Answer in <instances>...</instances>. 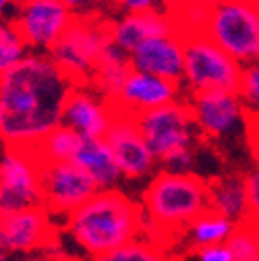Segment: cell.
<instances>
[{"label":"cell","instance_id":"6da1fadb","mask_svg":"<svg viewBox=\"0 0 259 261\" xmlns=\"http://www.w3.org/2000/svg\"><path fill=\"white\" fill-rule=\"evenodd\" d=\"M73 87L48 54L29 52L0 75V141L5 147L36 149L62 124Z\"/></svg>","mask_w":259,"mask_h":261},{"label":"cell","instance_id":"7a4b0ae2","mask_svg":"<svg viewBox=\"0 0 259 261\" xmlns=\"http://www.w3.org/2000/svg\"><path fill=\"white\" fill-rule=\"evenodd\" d=\"M64 228L75 245L95 259L139 239L143 210L118 189L98 191L67 218Z\"/></svg>","mask_w":259,"mask_h":261},{"label":"cell","instance_id":"3957f363","mask_svg":"<svg viewBox=\"0 0 259 261\" xmlns=\"http://www.w3.org/2000/svg\"><path fill=\"white\" fill-rule=\"evenodd\" d=\"M143 228L151 226V243L160 245L170 232L187 230L208 212V182L197 174L158 172L143 191Z\"/></svg>","mask_w":259,"mask_h":261},{"label":"cell","instance_id":"277c9868","mask_svg":"<svg viewBox=\"0 0 259 261\" xmlns=\"http://www.w3.org/2000/svg\"><path fill=\"white\" fill-rule=\"evenodd\" d=\"M203 36L241 67L259 62V9L257 3L224 0L210 3Z\"/></svg>","mask_w":259,"mask_h":261},{"label":"cell","instance_id":"5b68a950","mask_svg":"<svg viewBox=\"0 0 259 261\" xmlns=\"http://www.w3.org/2000/svg\"><path fill=\"white\" fill-rule=\"evenodd\" d=\"M110 44L108 21L98 15L75 17L64 36L48 52L52 62L73 85H89L104 48Z\"/></svg>","mask_w":259,"mask_h":261},{"label":"cell","instance_id":"8992f818","mask_svg":"<svg viewBox=\"0 0 259 261\" xmlns=\"http://www.w3.org/2000/svg\"><path fill=\"white\" fill-rule=\"evenodd\" d=\"M185 40V67L180 87L189 95L203 91H237L243 67L212 44L203 34Z\"/></svg>","mask_w":259,"mask_h":261},{"label":"cell","instance_id":"52a82bcc","mask_svg":"<svg viewBox=\"0 0 259 261\" xmlns=\"http://www.w3.org/2000/svg\"><path fill=\"white\" fill-rule=\"evenodd\" d=\"M44 207L42 160L34 149L5 147L0 158V220Z\"/></svg>","mask_w":259,"mask_h":261},{"label":"cell","instance_id":"ba28073f","mask_svg":"<svg viewBox=\"0 0 259 261\" xmlns=\"http://www.w3.org/2000/svg\"><path fill=\"white\" fill-rule=\"evenodd\" d=\"M135 118L149 151L158 160V164L176 151L195 149L199 130L195 118H193L189 100L187 102L176 100L158 110L139 114Z\"/></svg>","mask_w":259,"mask_h":261},{"label":"cell","instance_id":"9c48e42d","mask_svg":"<svg viewBox=\"0 0 259 261\" xmlns=\"http://www.w3.org/2000/svg\"><path fill=\"white\" fill-rule=\"evenodd\" d=\"M75 11L67 0H29L15 5L13 23L29 52L48 54L75 21Z\"/></svg>","mask_w":259,"mask_h":261},{"label":"cell","instance_id":"30bf717a","mask_svg":"<svg viewBox=\"0 0 259 261\" xmlns=\"http://www.w3.org/2000/svg\"><path fill=\"white\" fill-rule=\"evenodd\" d=\"M199 135L210 141L232 139L249 128V114L237 91H203L189 97Z\"/></svg>","mask_w":259,"mask_h":261},{"label":"cell","instance_id":"8fae6325","mask_svg":"<svg viewBox=\"0 0 259 261\" xmlns=\"http://www.w3.org/2000/svg\"><path fill=\"white\" fill-rule=\"evenodd\" d=\"M42 189L44 210L50 216L67 218L98 193V187L75 162L42 164Z\"/></svg>","mask_w":259,"mask_h":261},{"label":"cell","instance_id":"7c38bea8","mask_svg":"<svg viewBox=\"0 0 259 261\" xmlns=\"http://www.w3.org/2000/svg\"><path fill=\"white\" fill-rule=\"evenodd\" d=\"M104 141L116 160V166H118L122 178L139 180V178L153 174L158 160L149 151L141 130L137 126L135 116L116 110L114 120L110 124V130L106 133Z\"/></svg>","mask_w":259,"mask_h":261},{"label":"cell","instance_id":"4fadbf2b","mask_svg":"<svg viewBox=\"0 0 259 261\" xmlns=\"http://www.w3.org/2000/svg\"><path fill=\"white\" fill-rule=\"evenodd\" d=\"M114 106L87 85H75L62 110V124L85 139H104L114 120Z\"/></svg>","mask_w":259,"mask_h":261},{"label":"cell","instance_id":"5bb4252c","mask_svg":"<svg viewBox=\"0 0 259 261\" xmlns=\"http://www.w3.org/2000/svg\"><path fill=\"white\" fill-rule=\"evenodd\" d=\"M54 239V226L44 207L25 210L0 220V243L9 255L44 253Z\"/></svg>","mask_w":259,"mask_h":261},{"label":"cell","instance_id":"9a60e30c","mask_svg":"<svg viewBox=\"0 0 259 261\" xmlns=\"http://www.w3.org/2000/svg\"><path fill=\"white\" fill-rule=\"evenodd\" d=\"M180 91H183L180 83H172L147 73L131 71V75L126 77L112 106L118 112L139 116L180 100Z\"/></svg>","mask_w":259,"mask_h":261},{"label":"cell","instance_id":"2e32d148","mask_svg":"<svg viewBox=\"0 0 259 261\" xmlns=\"http://www.w3.org/2000/svg\"><path fill=\"white\" fill-rule=\"evenodd\" d=\"M128 58L133 71L180 83L185 67V40L178 34L153 38L143 42L135 52L128 54Z\"/></svg>","mask_w":259,"mask_h":261},{"label":"cell","instance_id":"e0dca14e","mask_svg":"<svg viewBox=\"0 0 259 261\" xmlns=\"http://www.w3.org/2000/svg\"><path fill=\"white\" fill-rule=\"evenodd\" d=\"M108 29H110V42L126 54L135 52L147 40L178 34L168 13V5L164 7V11L156 9L139 15H120L108 21Z\"/></svg>","mask_w":259,"mask_h":261},{"label":"cell","instance_id":"ac0fdd59","mask_svg":"<svg viewBox=\"0 0 259 261\" xmlns=\"http://www.w3.org/2000/svg\"><path fill=\"white\" fill-rule=\"evenodd\" d=\"M208 210L235 226L251 222L243 174H222L208 182Z\"/></svg>","mask_w":259,"mask_h":261},{"label":"cell","instance_id":"d6986e66","mask_svg":"<svg viewBox=\"0 0 259 261\" xmlns=\"http://www.w3.org/2000/svg\"><path fill=\"white\" fill-rule=\"evenodd\" d=\"M73 162L93 180L98 191H112L122 180V174L116 166V160L104 139L81 141Z\"/></svg>","mask_w":259,"mask_h":261},{"label":"cell","instance_id":"ffe728a7","mask_svg":"<svg viewBox=\"0 0 259 261\" xmlns=\"http://www.w3.org/2000/svg\"><path fill=\"white\" fill-rule=\"evenodd\" d=\"M131 71H133V67H131L128 54L110 42L104 48V52L98 60V67H95V73H93L87 87H91L98 95H102L104 100L114 104V100L118 97V93H120L126 77L131 75Z\"/></svg>","mask_w":259,"mask_h":261},{"label":"cell","instance_id":"44dd1931","mask_svg":"<svg viewBox=\"0 0 259 261\" xmlns=\"http://www.w3.org/2000/svg\"><path fill=\"white\" fill-rule=\"evenodd\" d=\"M232 230H235L232 222H228L226 218H222V216H218V214L208 210L195 222L189 224L185 234H187L191 251H197V249H205V247L226 245V241L230 239Z\"/></svg>","mask_w":259,"mask_h":261},{"label":"cell","instance_id":"7402d4cb","mask_svg":"<svg viewBox=\"0 0 259 261\" xmlns=\"http://www.w3.org/2000/svg\"><path fill=\"white\" fill-rule=\"evenodd\" d=\"M81 141L83 139L77 133H73L71 128L60 124V126H56L52 130L50 135L44 137V141L34 151L42 160V164H60V162H73V158H75Z\"/></svg>","mask_w":259,"mask_h":261},{"label":"cell","instance_id":"603a6c76","mask_svg":"<svg viewBox=\"0 0 259 261\" xmlns=\"http://www.w3.org/2000/svg\"><path fill=\"white\" fill-rule=\"evenodd\" d=\"M168 13L176 25L178 36L189 38L203 34V27L208 21L210 13V3H178V5H168Z\"/></svg>","mask_w":259,"mask_h":261},{"label":"cell","instance_id":"cb8c5ba5","mask_svg":"<svg viewBox=\"0 0 259 261\" xmlns=\"http://www.w3.org/2000/svg\"><path fill=\"white\" fill-rule=\"evenodd\" d=\"M91 261H172V257L166 253V249L162 245H156L145 239H137L112 253L95 257Z\"/></svg>","mask_w":259,"mask_h":261},{"label":"cell","instance_id":"d4e9b609","mask_svg":"<svg viewBox=\"0 0 259 261\" xmlns=\"http://www.w3.org/2000/svg\"><path fill=\"white\" fill-rule=\"evenodd\" d=\"M29 54L13 19L0 17V75H5Z\"/></svg>","mask_w":259,"mask_h":261},{"label":"cell","instance_id":"484cf974","mask_svg":"<svg viewBox=\"0 0 259 261\" xmlns=\"http://www.w3.org/2000/svg\"><path fill=\"white\" fill-rule=\"evenodd\" d=\"M232 261H255L259 257V228L255 222L235 226L230 239L226 241Z\"/></svg>","mask_w":259,"mask_h":261},{"label":"cell","instance_id":"4316f807","mask_svg":"<svg viewBox=\"0 0 259 261\" xmlns=\"http://www.w3.org/2000/svg\"><path fill=\"white\" fill-rule=\"evenodd\" d=\"M249 116H259V62L243 67L241 83L237 89Z\"/></svg>","mask_w":259,"mask_h":261},{"label":"cell","instance_id":"83f0119b","mask_svg":"<svg viewBox=\"0 0 259 261\" xmlns=\"http://www.w3.org/2000/svg\"><path fill=\"white\" fill-rule=\"evenodd\" d=\"M245 193H247V203H249V218L251 222H259V162L243 174Z\"/></svg>","mask_w":259,"mask_h":261},{"label":"cell","instance_id":"f1b7e54d","mask_svg":"<svg viewBox=\"0 0 259 261\" xmlns=\"http://www.w3.org/2000/svg\"><path fill=\"white\" fill-rule=\"evenodd\" d=\"M160 166L164 172H172V174H193V166H195V149L176 151V153L162 160Z\"/></svg>","mask_w":259,"mask_h":261},{"label":"cell","instance_id":"f546056e","mask_svg":"<svg viewBox=\"0 0 259 261\" xmlns=\"http://www.w3.org/2000/svg\"><path fill=\"white\" fill-rule=\"evenodd\" d=\"M189 261H232V255L228 249H226V245H216V247L191 251Z\"/></svg>","mask_w":259,"mask_h":261},{"label":"cell","instance_id":"4dcf8cb0","mask_svg":"<svg viewBox=\"0 0 259 261\" xmlns=\"http://www.w3.org/2000/svg\"><path fill=\"white\" fill-rule=\"evenodd\" d=\"M118 7H120L122 15H139V13L156 11L160 7V3H153V0H122Z\"/></svg>","mask_w":259,"mask_h":261},{"label":"cell","instance_id":"1f68e13d","mask_svg":"<svg viewBox=\"0 0 259 261\" xmlns=\"http://www.w3.org/2000/svg\"><path fill=\"white\" fill-rule=\"evenodd\" d=\"M249 133H251V145L259 162V116H249Z\"/></svg>","mask_w":259,"mask_h":261},{"label":"cell","instance_id":"d6a6232c","mask_svg":"<svg viewBox=\"0 0 259 261\" xmlns=\"http://www.w3.org/2000/svg\"><path fill=\"white\" fill-rule=\"evenodd\" d=\"M17 261H52V259L46 257L44 253H31V255H21V257H17Z\"/></svg>","mask_w":259,"mask_h":261},{"label":"cell","instance_id":"836d02e7","mask_svg":"<svg viewBox=\"0 0 259 261\" xmlns=\"http://www.w3.org/2000/svg\"><path fill=\"white\" fill-rule=\"evenodd\" d=\"M9 257H11V255L7 253V249L3 247V243H0V261H9Z\"/></svg>","mask_w":259,"mask_h":261},{"label":"cell","instance_id":"e575fe53","mask_svg":"<svg viewBox=\"0 0 259 261\" xmlns=\"http://www.w3.org/2000/svg\"><path fill=\"white\" fill-rule=\"evenodd\" d=\"M9 7H11L9 3H5V0H0V17H5V11H7Z\"/></svg>","mask_w":259,"mask_h":261},{"label":"cell","instance_id":"d590c367","mask_svg":"<svg viewBox=\"0 0 259 261\" xmlns=\"http://www.w3.org/2000/svg\"><path fill=\"white\" fill-rule=\"evenodd\" d=\"M257 9H259V3H257Z\"/></svg>","mask_w":259,"mask_h":261},{"label":"cell","instance_id":"8d00e7d4","mask_svg":"<svg viewBox=\"0 0 259 261\" xmlns=\"http://www.w3.org/2000/svg\"><path fill=\"white\" fill-rule=\"evenodd\" d=\"M255 261H259V257H257V259H255Z\"/></svg>","mask_w":259,"mask_h":261},{"label":"cell","instance_id":"74e56055","mask_svg":"<svg viewBox=\"0 0 259 261\" xmlns=\"http://www.w3.org/2000/svg\"><path fill=\"white\" fill-rule=\"evenodd\" d=\"M257 228H259V222H257Z\"/></svg>","mask_w":259,"mask_h":261}]
</instances>
